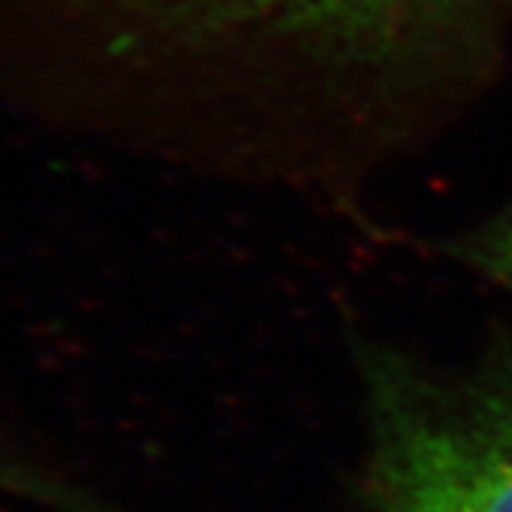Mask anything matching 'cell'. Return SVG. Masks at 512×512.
<instances>
[{"instance_id": "cell-1", "label": "cell", "mask_w": 512, "mask_h": 512, "mask_svg": "<svg viewBox=\"0 0 512 512\" xmlns=\"http://www.w3.org/2000/svg\"><path fill=\"white\" fill-rule=\"evenodd\" d=\"M123 147L343 194L458 115L510 0H63Z\"/></svg>"}, {"instance_id": "cell-2", "label": "cell", "mask_w": 512, "mask_h": 512, "mask_svg": "<svg viewBox=\"0 0 512 512\" xmlns=\"http://www.w3.org/2000/svg\"><path fill=\"white\" fill-rule=\"evenodd\" d=\"M369 512H512V366L361 356Z\"/></svg>"}, {"instance_id": "cell-3", "label": "cell", "mask_w": 512, "mask_h": 512, "mask_svg": "<svg viewBox=\"0 0 512 512\" xmlns=\"http://www.w3.org/2000/svg\"><path fill=\"white\" fill-rule=\"evenodd\" d=\"M450 254L512 290V202L489 223L450 243Z\"/></svg>"}, {"instance_id": "cell-4", "label": "cell", "mask_w": 512, "mask_h": 512, "mask_svg": "<svg viewBox=\"0 0 512 512\" xmlns=\"http://www.w3.org/2000/svg\"><path fill=\"white\" fill-rule=\"evenodd\" d=\"M0 484H8V486H14V489H32V492H40L42 497H48L50 489L48 486H42V481H34V479H24L21 473H14V471H8L6 465H0Z\"/></svg>"}]
</instances>
